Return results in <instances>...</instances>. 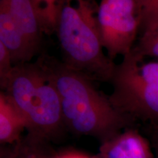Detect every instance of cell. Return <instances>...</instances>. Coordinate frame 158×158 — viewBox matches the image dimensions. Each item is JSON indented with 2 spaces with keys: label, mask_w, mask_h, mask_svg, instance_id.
I'll list each match as a JSON object with an SVG mask.
<instances>
[{
  "label": "cell",
  "mask_w": 158,
  "mask_h": 158,
  "mask_svg": "<svg viewBox=\"0 0 158 158\" xmlns=\"http://www.w3.org/2000/svg\"><path fill=\"white\" fill-rule=\"evenodd\" d=\"M37 60L57 91L64 124L75 133L107 141L133 120L114 107L86 75L44 52Z\"/></svg>",
  "instance_id": "6da1fadb"
},
{
  "label": "cell",
  "mask_w": 158,
  "mask_h": 158,
  "mask_svg": "<svg viewBox=\"0 0 158 158\" xmlns=\"http://www.w3.org/2000/svg\"><path fill=\"white\" fill-rule=\"evenodd\" d=\"M94 0H61L56 32L63 62L94 81L110 82L116 64L102 47Z\"/></svg>",
  "instance_id": "7a4b0ae2"
},
{
  "label": "cell",
  "mask_w": 158,
  "mask_h": 158,
  "mask_svg": "<svg viewBox=\"0 0 158 158\" xmlns=\"http://www.w3.org/2000/svg\"><path fill=\"white\" fill-rule=\"evenodd\" d=\"M0 85L21 110L30 131L50 135L64 124L57 91L37 60L14 65Z\"/></svg>",
  "instance_id": "3957f363"
},
{
  "label": "cell",
  "mask_w": 158,
  "mask_h": 158,
  "mask_svg": "<svg viewBox=\"0 0 158 158\" xmlns=\"http://www.w3.org/2000/svg\"><path fill=\"white\" fill-rule=\"evenodd\" d=\"M132 50L116 64L110 82L109 99L118 110L133 119L158 123V62H146Z\"/></svg>",
  "instance_id": "277c9868"
},
{
  "label": "cell",
  "mask_w": 158,
  "mask_h": 158,
  "mask_svg": "<svg viewBox=\"0 0 158 158\" xmlns=\"http://www.w3.org/2000/svg\"><path fill=\"white\" fill-rule=\"evenodd\" d=\"M97 20L102 45L111 60L133 50L140 29L135 0H101Z\"/></svg>",
  "instance_id": "5b68a950"
},
{
  "label": "cell",
  "mask_w": 158,
  "mask_h": 158,
  "mask_svg": "<svg viewBox=\"0 0 158 158\" xmlns=\"http://www.w3.org/2000/svg\"><path fill=\"white\" fill-rule=\"evenodd\" d=\"M19 27L35 54L40 55L43 31L31 0H0Z\"/></svg>",
  "instance_id": "8992f818"
},
{
  "label": "cell",
  "mask_w": 158,
  "mask_h": 158,
  "mask_svg": "<svg viewBox=\"0 0 158 158\" xmlns=\"http://www.w3.org/2000/svg\"><path fill=\"white\" fill-rule=\"evenodd\" d=\"M100 153L102 158H153L148 141L133 129L105 141Z\"/></svg>",
  "instance_id": "52a82bcc"
},
{
  "label": "cell",
  "mask_w": 158,
  "mask_h": 158,
  "mask_svg": "<svg viewBox=\"0 0 158 158\" xmlns=\"http://www.w3.org/2000/svg\"><path fill=\"white\" fill-rule=\"evenodd\" d=\"M27 122L10 98L2 91L0 93V141L13 143L19 138Z\"/></svg>",
  "instance_id": "ba28073f"
},
{
  "label": "cell",
  "mask_w": 158,
  "mask_h": 158,
  "mask_svg": "<svg viewBox=\"0 0 158 158\" xmlns=\"http://www.w3.org/2000/svg\"><path fill=\"white\" fill-rule=\"evenodd\" d=\"M43 34L56 31L61 0H31Z\"/></svg>",
  "instance_id": "9c48e42d"
},
{
  "label": "cell",
  "mask_w": 158,
  "mask_h": 158,
  "mask_svg": "<svg viewBox=\"0 0 158 158\" xmlns=\"http://www.w3.org/2000/svg\"><path fill=\"white\" fill-rule=\"evenodd\" d=\"M135 2L140 19L139 37L158 32V0H135Z\"/></svg>",
  "instance_id": "30bf717a"
},
{
  "label": "cell",
  "mask_w": 158,
  "mask_h": 158,
  "mask_svg": "<svg viewBox=\"0 0 158 158\" xmlns=\"http://www.w3.org/2000/svg\"><path fill=\"white\" fill-rule=\"evenodd\" d=\"M133 50L143 58H158V32L151 35L138 37Z\"/></svg>",
  "instance_id": "8fae6325"
},
{
  "label": "cell",
  "mask_w": 158,
  "mask_h": 158,
  "mask_svg": "<svg viewBox=\"0 0 158 158\" xmlns=\"http://www.w3.org/2000/svg\"><path fill=\"white\" fill-rule=\"evenodd\" d=\"M13 66L14 64H13L9 50L2 43L0 42V82L5 81L8 77Z\"/></svg>",
  "instance_id": "7c38bea8"
},
{
  "label": "cell",
  "mask_w": 158,
  "mask_h": 158,
  "mask_svg": "<svg viewBox=\"0 0 158 158\" xmlns=\"http://www.w3.org/2000/svg\"><path fill=\"white\" fill-rule=\"evenodd\" d=\"M56 158H90L88 156L83 155L81 153H77V152H69V153H65L63 155H61L56 157Z\"/></svg>",
  "instance_id": "4fadbf2b"
},
{
  "label": "cell",
  "mask_w": 158,
  "mask_h": 158,
  "mask_svg": "<svg viewBox=\"0 0 158 158\" xmlns=\"http://www.w3.org/2000/svg\"><path fill=\"white\" fill-rule=\"evenodd\" d=\"M153 125L155 126V128H156V133H157V141H158V123L155 124H153Z\"/></svg>",
  "instance_id": "5bb4252c"
}]
</instances>
